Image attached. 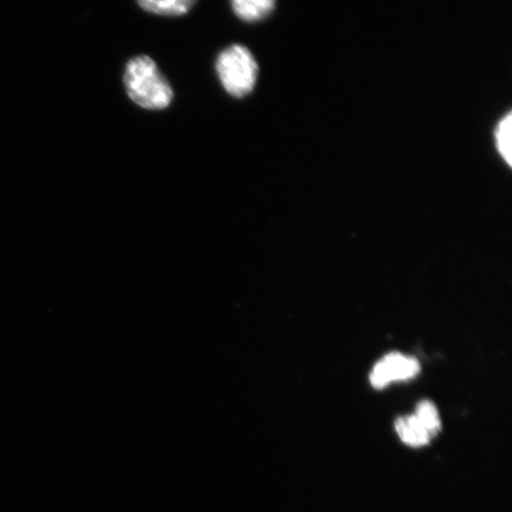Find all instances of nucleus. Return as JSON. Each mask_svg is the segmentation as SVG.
I'll return each instance as SVG.
<instances>
[{"label": "nucleus", "instance_id": "nucleus-1", "mask_svg": "<svg viewBox=\"0 0 512 512\" xmlns=\"http://www.w3.org/2000/svg\"><path fill=\"white\" fill-rule=\"evenodd\" d=\"M124 82L128 96L145 110H164L174 99L169 81L149 56L134 57L127 63Z\"/></svg>", "mask_w": 512, "mask_h": 512}, {"label": "nucleus", "instance_id": "nucleus-2", "mask_svg": "<svg viewBox=\"0 0 512 512\" xmlns=\"http://www.w3.org/2000/svg\"><path fill=\"white\" fill-rule=\"evenodd\" d=\"M216 70L223 88L235 98H243L251 93L258 80V63L251 51L238 44L222 51L216 62Z\"/></svg>", "mask_w": 512, "mask_h": 512}, {"label": "nucleus", "instance_id": "nucleus-3", "mask_svg": "<svg viewBox=\"0 0 512 512\" xmlns=\"http://www.w3.org/2000/svg\"><path fill=\"white\" fill-rule=\"evenodd\" d=\"M419 373L420 364L416 358L392 352L375 364L370 383L374 388L382 389L396 381L411 380Z\"/></svg>", "mask_w": 512, "mask_h": 512}, {"label": "nucleus", "instance_id": "nucleus-4", "mask_svg": "<svg viewBox=\"0 0 512 512\" xmlns=\"http://www.w3.org/2000/svg\"><path fill=\"white\" fill-rule=\"evenodd\" d=\"M395 431L403 444L411 447H422L431 443L433 439L420 424L415 415L401 416L395 422Z\"/></svg>", "mask_w": 512, "mask_h": 512}, {"label": "nucleus", "instance_id": "nucleus-5", "mask_svg": "<svg viewBox=\"0 0 512 512\" xmlns=\"http://www.w3.org/2000/svg\"><path fill=\"white\" fill-rule=\"evenodd\" d=\"M235 15L245 22H258L274 9L275 0H230Z\"/></svg>", "mask_w": 512, "mask_h": 512}, {"label": "nucleus", "instance_id": "nucleus-6", "mask_svg": "<svg viewBox=\"0 0 512 512\" xmlns=\"http://www.w3.org/2000/svg\"><path fill=\"white\" fill-rule=\"evenodd\" d=\"M140 8L159 16L187 15L196 0H137Z\"/></svg>", "mask_w": 512, "mask_h": 512}, {"label": "nucleus", "instance_id": "nucleus-7", "mask_svg": "<svg viewBox=\"0 0 512 512\" xmlns=\"http://www.w3.org/2000/svg\"><path fill=\"white\" fill-rule=\"evenodd\" d=\"M414 415L432 438L437 437L441 431V420L438 408L433 402L421 401L416 407Z\"/></svg>", "mask_w": 512, "mask_h": 512}, {"label": "nucleus", "instance_id": "nucleus-8", "mask_svg": "<svg viewBox=\"0 0 512 512\" xmlns=\"http://www.w3.org/2000/svg\"><path fill=\"white\" fill-rule=\"evenodd\" d=\"M496 146L509 166L512 164V114L509 112L499 121L495 131Z\"/></svg>", "mask_w": 512, "mask_h": 512}]
</instances>
